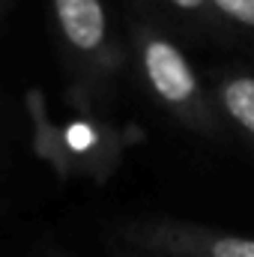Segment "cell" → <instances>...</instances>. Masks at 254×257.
Instances as JSON below:
<instances>
[{"label":"cell","mask_w":254,"mask_h":257,"mask_svg":"<svg viewBox=\"0 0 254 257\" xmlns=\"http://www.w3.org/2000/svg\"><path fill=\"white\" fill-rule=\"evenodd\" d=\"M57 21L63 27L66 39L81 48L93 51L105 39V12L99 0H54Z\"/></svg>","instance_id":"2"},{"label":"cell","mask_w":254,"mask_h":257,"mask_svg":"<svg viewBox=\"0 0 254 257\" xmlns=\"http://www.w3.org/2000/svg\"><path fill=\"white\" fill-rule=\"evenodd\" d=\"M144 66H147V78L153 84V90L171 102V105H183L194 96V75H191L189 63L183 57L180 48H174L165 39H153L144 51Z\"/></svg>","instance_id":"1"},{"label":"cell","mask_w":254,"mask_h":257,"mask_svg":"<svg viewBox=\"0 0 254 257\" xmlns=\"http://www.w3.org/2000/svg\"><path fill=\"white\" fill-rule=\"evenodd\" d=\"M209 257H254V239H239V236L212 239Z\"/></svg>","instance_id":"4"},{"label":"cell","mask_w":254,"mask_h":257,"mask_svg":"<svg viewBox=\"0 0 254 257\" xmlns=\"http://www.w3.org/2000/svg\"><path fill=\"white\" fill-rule=\"evenodd\" d=\"M174 3H177L180 9H197V6H200L203 0H174Z\"/></svg>","instance_id":"6"},{"label":"cell","mask_w":254,"mask_h":257,"mask_svg":"<svg viewBox=\"0 0 254 257\" xmlns=\"http://www.w3.org/2000/svg\"><path fill=\"white\" fill-rule=\"evenodd\" d=\"M215 6L239 24L254 27V0H215Z\"/></svg>","instance_id":"5"},{"label":"cell","mask_w":254,"mask_h":257,"mask_svg":"<svg viewBox=\"0 0 254 257\" xmlns=\"http://www.w3.org/2000/svg\"><path fill=\"white\" fill-rule=\"evenodd\" d=\"M221 105L227 114L254 135V78H233L221 87Z\"/></svg>","instance_id":"3"}]
</instances>
